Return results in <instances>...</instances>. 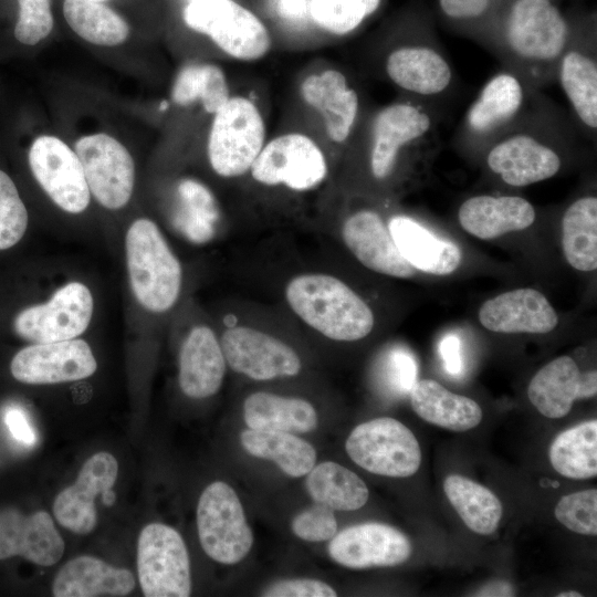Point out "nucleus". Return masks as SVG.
Returning a JSON list of instances; mask_svg holds the SVG:
<instances>
[{
  "label": "nucleus",
  "mask_w": 597,
  "mask_h": 597,
  "mask_svg": "<svg viewBox=\"0 0 597 597\" xmlns=\"http://www.w3.org/2000/svg\"><path fill=\"white\" fill-rule=\"evenodd\" d=\"M573 33L552 0H513L500 28L483 40L504 69L540 90L555 83Z\"/></svg>",
  "instance_id": "1"
},
{
  "label": "nucleus",
  "mask_w": 597,
  "mask_h": 597,
  "mask_svg": "<svg viewBox=\"0 0 597 597\" xmlns=\"http://www.w3.org/2000/svg\"><path fill=\"white\" fill-rule=\"evenodd\" d=\"M575 132L562 114L544 100L531 114L484 148L489 170L511 187H525L557 175L562 150Z\"/></svg>",
  "instance_id": "2"
},
{
  "label": "nucleus",
  "mask_w": 597,
  "mask_h": 597,
  "mask_svg": "<svg viewBox=\"0 0 597 597\" xmlns=\"http://www.w3.org/2000/svg\"><path fill=\"white\" fill-rule=\"evenodd\" d=\"M433 105L412 98L390 103L371 117L367 130V165L376 181L390 179L405 159H427L440 142Z\"/></svg>",
  "instance_id": "3"
},
{
  "label": "nucleus",
  "mask_w": 597,
  "mask_h": 597,
  "mask_svg": "<svg viewBox=\"0 0 597 597\" xmlns=\"http://www.w3.org/2000/svg\"><path fill=\"white\" fill-rule=\"evenodd\" d=\"M292 312L308 327L337 342H355L374 328L369 305L345 282L327 273H303L284 290Z\"/></svg>",
  "instance_id": "4"
},
{
  "label": "nucleus",
  "mask_w": 597,
  "mask_h": 597,
  "mask_svg": "<svg viewBox=\"0 0 597 597\" xmlns=\"http://www.w3.org/2000/svg\"><path fill=\"white\" fill-rule=\"evenodd\" d=\"M538 91L510 70L496 72L468 107L455 139L467 149L484 150L545 100Z\"/></svg>",
  "instance_id": "5"
},
{
  "label": "nucleus",
  "mask_w": 597,
  "mask_h": 597,
  "mask_svg": "<svg viewBox=\"0 0 597 597\" xmlns=\"http://www.w3.org/2000/svg\"><path fill=\"white\" fill-rule=\"evenodd\" d=\"M129 282L146 310L163 313L178 300L182 269L159 228L149 219L132 223L126 234Z\"/></svg>",
  "instance_id": "6"
},
{
  "label": "nucleus",
  "mask_w": 597,
  "mask_h": 597,
  "mask_svg": "<svg viewBox=\"0 0 597 597\" xmlns=\"http://www.w3.org/2000/svg\"><path fill=\"white\" fill-rule=\"evenodd\" d=\"M213 115L207 146L211 168L223 178L249 172L265 139L258 106L247 97L233 96Z\"/></svg>",
  "instance_id": "7"
},
{
  "label": "nucleus",
  "mask_w": 597,
  "mask_h": 597,
  "mask_svg": "<svg viewBox=\"0 0 597 597\" xmlns=\"http://www.w3.org/2000/svg\"><path fill=\"white\" fill-rule=\"evenodd\" d=\"M197 528L202 549L220 564L240 563L253 545L242 503L233 488L222 481L212 482L202 491L197 505Z\"/></svg>",
  "instance_id": "8"
},
{
  "label": "nucleus",
  "mask_w": 597,
  "mask_h": 597,
  "mask_svg": "<svg viewBox=\"0 0 597 597\" xmlns=\"http://www.w3.org/2000/svg\"><path fill=\"white\" fill-rule=\"evenodd\" d=\"M182 17L190 29L208 35L237 60L254 61L270 50L271 39L264 24L233 0L190 1Z\"/></svg>",
  "instance_id": "9"
},
{
  "label": "nucleus",
  "mask_w": 597,
  "mask_h": 597,
  "mask_svg": "<svg viewBox=\"0 0 597 597\" xmlns=\"http://www.w3.org/2000/svg\"><path fill=\"white\" fill-rule=\"evenodd\" d=\"M345 450L362 469L390 478L413 475L422 458L412 431L390 417L375 418L355 427Z\"/></svg>",
  "instance_id": "10"
},
{
  "label": "nucleus",
  "mask_w": 597,
  "mask_h": 597,
  "mask_svg": "<svg viewBox=\"0 0 597 597\" xmlns=\"http://www.w3.org/2000/svg\"><path fill=\"white\" fill-rule=\"evenodd\" d=\"M384 72L391 84L429 105L450 94L454 71L444 50L428 38L398 44L386 53Z\"/></svg>",
  "instance_id": "11"
},
{
  "label": "nucleus",
  "mask_w": 597,
  "mask_h": 597,
  "mask_svg": "<svg viewBox=\"0 0 597 597\" xmlns=\"http://www.w3.org/2000/svg\"><path fill=\"white\" fill-rule=\"evenodd\" d=\"M138 579L146 597H188L190 561L181 535L163 523L146 525L137 544Z\"/></svg>",
  "instance_id": "12"
},
{
  "label": "nucleus",
  "mask_w": 597,
  "mask_h": 597,
  "mask_svg": "<svg viewBox=\"0 0 597 597\" xmlns=\"http://www.w3.org/2000/svg\"><path fill=\"white\" fill-rule=\"evenodd\" d=\"M249 172L261 185L301 192L318 187L327 177L328 166L310 136L287 133L264 144Z\"/></svg>",
  "instance_id": "13"
},
{
  "label": "nucleus",
  "mask_w": 597,
  "mask_h": 597,
  "mask_svg": "<svg viewBox=\"0 0 597 597\" xmlns=\"http://www.w3.org/2000/svg\"><path fill=\"white\" fill-rule=\"evenodd\" d=\"M93 297L86 285L70 282L55 291L44 304L21 311L14 318L15 333L33 343L73 339L88 326Z\"/></svg>",
  "instance_id": "14"
},
{
  "label": "nucleus",
  "mask_w": 597,
  "mask_h": 597,
  "mask_svg": "<svg viewBox=\"0 0 597 597\" xmlns=\"http://www.w3.org/2000/svg\"><path fill=\"white\" fill-rule=\"evenodd\" d=\"M220 344L227 365L253 380L294 377L302 369V360L293 347L252 326L228 327Z\"/></svg>",
  "instance_id": "15"
},
{
  "label": "nucleus",
  "mask_w": 597,
  "mask_h": 597,
  "mask_svg": "<svg viewBox=\"0 0 597 597\" xmlns=\"http://www.w3.org/2000/svg\"><path fill=\"white\" fill-rule=\"evenodd\" d=\"M75 153L95 199L107 209L124 207L135 181V165L128 150L114 137L98 133L80 138Z\"/></svg>",
  "instance_id": "16"
},
{
  "label": "nucleus",
  "mask_w": 597,
  "mask_h": 597,
  "mask_svg": "<svg viewBox=\"0 0 597 597\" xmlns=\"http://www.w3.org/2000/svg\"><path fill=\"white\" fill-rule=\"evenodd\" d=\"M29 164L42 189L61 209L80 213L87 208L91 192L81 161L63 140L39 136L30 147Z\"/></svg>",
  "instance_id": "17"
},
{
  "label": "nucleus",
  "mask_w": 597,
  "mask_h": 597,
  "mask_svg": "<svg viewBox=\"0 0 597 597\" xmlns=\"http://www.w3.org/2000/svg\"><path fill=\"white\" fill-rule=\"evenodd\" d=\"M96 368L88 344L75 338L27 346L10 365L17 380L33 385L80 380L93 375Z\"/></svg>",
  "instance_id": "18"
},
{
  "label": "nucleus",
  "mask_w": 597,
  "mask_h": 597,
  "mask_svg": "<svg viewBox=\"0 0 597 597\" xmlns=\"http://www.w3.org/2000/svg\"><path fill=\"white\" fill-rule=\"evenodd\" d=\"M411 549L409 538L398 528L383 523H363L335 534L327 551L338 565L364 569L402 564Z\"/></svg>",
  "instance_id": "19"
},
{
  "label": "nucleus",
  "mask_w": 597,
  "mask_h": 597,
  "mask_svg": "<svg viewBox=\"0 0 597 597\" xmlns=\"http://www.w3.org/2000/svg\"><path fill=\"white\" fill-rule=\"evenodd\" d=\"M555 82H558L583 134L595 138L597 130V48L593 34H577L574 31L558 62Z\"/></svg>",
  "instance_id": "20"
},
{
  "label": "nucleus",
  "mask_w": 597,
  "mask_h": 597,
  "mask_svg": "<svg viewBox=\"0 0 597 597\" xmlns=\"http://www.w3.org/2000/svg\"><path fill=\"white\" fill-rule=\"evenodd\" d=\"M118 463L108 452H97L86 460L74 484L62 490L53 503L60 525L76 534L91 533L97 523L95 499L112 489Z\"/></svg>",
  "instance_id": "21"
},
{
  "label": "nucleus",
  "mask_w": 597,
  "mask_h": 597,
  "mask_svg": "<svg viewBox=\"0 0 597 597\" xmlns=\"http://www.w3.org/2000/svg\"><path fill=\"white\" fill-rule=\"evenodd\" d=\"M64 541L51 515H24L13 507L0 511V559L21 556L40 566H52L63 556Z\"/></svg>",
  "instance_id": "22"
},
{
  "label": "nucleus",
  "mask_w": 597,
  "mask_h": 597,
  "mask_svg": "<svg viewBox=\"0 0 597 597\" xmlns=\"http://www.w3.org/2000/svg\"><path fill=\"white\" fill-rule=\"evenodd\" d=\"M301 96L321 114L332 142L344 144L350 138L360 115L362 101L343 72L328 69L307 76L301 84Z\"/></svg>",
  "instance_id": "23"
},
{
  "label": "nucleus",
  "mask_w": 597,
  "mask_h": 597,
  "mask_svg": "<svg viewBox=\"0 0 597 597\" xmlns=\"http://www.w3.org/2000/svg\"><path fill=\"white\" fill-rule=\"evenodd\" d=\"M342 237L352 254L367 269L401 279L416 274L378 212L370 209L354 212L345 220Z\"/></svg>",
  "instance_id": "24"
},
{
  "label": "nucleus",
  "mask_w": 597,
  "mask_h": 597,
  "mask_svg": "<svg viewBox=\"0 0 597 597\" xmlns=\"http://www.w3.org/2000/svg\"><path fill=\"white\" fill-rule=\"evenodd\" d=\"M597 392V371L582 373L569 356H561L543 366L531 379L527 396L545 417L566 416L575 400L588 399Z\"/></svg>",
  "instance_id": "25"
},
{
  "label": "nucleus",
  "mask_w": 597,
  "mask_h": 597,
  "mask_svg": "<svg viewBox=\"0 0 597 597\" xmlns=\"http://www.w3.org/2000/svg\"><path fill=\"white\" fill-rule=\"evenodd\" d=\"M479 321L496 333L545 334L557 326L558 316L540 291L526 287L485 301L479 310Z\"/></svg>",
  "instance_id": "26"
},
{
  "label": "nucleus",
  "mask_w": 597,
  "mask_h": 597,
  "mask_svg": "<svg viewBox=\"0 0 597 597\" xmlns=\"http://www.w3.org/2000/svg\"><path fill=\"white\" fill-rule=\"evenodd\" d=\"M227 362L220 341L205 325L193 327L179 353L178 381L182 392L195 399L213 396L221 387Z\"/></svg>",
  "instance_id": "27"
},
{
  "label": "nucleus",
  "mask_w": 597,
  "mask_h": 597,
  "mask_svg": "<svg viewBox=\"0 0 597 597\" xmlns=\"http://www.w3.org/2000/svg\"><path fill=\"white\" fill-rule=\"evenodd\" d=\"M535 217L532 203L519 196H474L463 201L458 211L460 226L482 240L525 230Z\"/></svg>",
  "instance_id": "28"
},
{
  "label": "nucleus",
  "mask_w": 597,
  "mask_h": 597,
  "mask_svg": "<svg viewBox=\"0 0 597 597\" xmlns=\"http://www.w3.org/2000/svg\"><path fill=\"white\" fill-rule=\"evenodd\" d=\"M135 588L134 575L94 556L70 559L56 573L52 594L55 597L126 596Z\"/></svg>",
  "instance_id": "29"
},
{
  "label": "nucleus",
  "mask_w": 597,
  "mask_h": 597,
  "mask_svg": "<svg viewBox=\"0 0 597 597\" xmlns=\"http://www.w3.org/2000/svg\"><path fill=\"white\" fill-rule=\"evenodd\" d=\"M387 227L399 252L416 270L447 275L459 268L462 255L458 245L436 238L415 219L392 216Z\"/></svg>",
  "instance_id": "30"
},
{
  "label": "nucleus",
  "mask_w": 597,
  "mask_h": 597,
  "mask_svg": "<svg viewBox=\"0 0 597 597\" xmlns=\"http://www.w3.org/2000/svg\"><path fill=\"white\" fill-rule=\"evenodd\" d=\"M242 415L248 428L256 430L305 433L318 425L317 411L310 401L268 391L249 395L243 401Z\"/></svg>",
  "instance_id": "31"
},
{
  "label": "nucleus",
  "mask_w": 597,
  "mask_h": 597,
  "mask_svg": "<svg viewBox=\"0 0 597 597\" xmlns=\"http://www.w3.org/2000/svg\"><path fill=\"white\" fill-rule=\"evenodd\" d=\"M413 411L425 421L452 431H468L482 420V409L473 399L448 390L438 381L422 379L410 390Z\"/></svg>",
  "instance_id": "32"
},
{
  "label": "nucleus",
  "mask_w": 597,
  "mask_h": 597,
  "mask_svg": "<svg viewBox=\"0 0 597 597\" xmlns=\"http://www.w3.org/2000/svg\"><path fill=\"white\" fill-rule=\"evenodd\" d=\"M240 442L252 457L273 461L286 475H306L316 463L317 453L306 440L292 432L245 429Z\"/></svg>",
  "instance_id": "33"
},
{
  "label": "nucleus",
  "mask_w": 597,
  "mask_h": 597,
  "mask_svg": "<svg viewBox=\"0 0 597 597\" xmlns=\"http://www.w3.org/2000/svg\"><path fill=\"white\" fill-rule=\"evenodd\" d=\"M305 485L315 503L333 511H356L369 498L365 482L352 470L333 461L314 465L306 474Z\"/></svg>",
  "instance_id": "34"
},
{
  "label": "nucleus",
  "mask_w": 597,
  "mask_h": 597,
  "mask_svg": "<svg viewBox=\"0 0 597 597\" xmlns=\"http://www.w3.org/2000/svg\"><path fill=\"white\" fill-rule=\"evenodd\" d=\"M443 490L453 509L472 532L490 535L496 531L503 506L490 489L465 476L450 474L443 482Z\"/></svg>",
  "instance_id": "35"
},
{
  "label": "nucleus",
  "mask_w": 597,
  "mask_h": 597,
  "mask_svg": "<svg viewBox=\"0 0 597 597\" xmlns=\"http://www.w3.org/2000/svg\"><path fill=\"white\" fill-rule=\"evenodd\" d=\"M562 245L567 262L576 270L597 269V198L584 196L565 211L562 220Z\"/></svg>",
  "instance_id": "36"
},
{
  "label": "nucleus",
  "mask_w": 597,
  "mask_h": 597,
  "mask_svg": "<svg viewBox=\"0 0 597 597\" xmlns=\"http://www.w3.org/2000/svg\"><path fill=\"white\" fill-rule=\"evenodd\" d=\"M554 470L561 475L585 480L597 475V420L582 422L561 432L548 451Z\"/></svg>",
  "instance_id": "37"
},
{
  "label": "nucleus",
  "mask_w": 597,
  "mask_h": 597,
  "mask_svg": "<svg viewBox=\"0 0 597 597\" xmlns=\"http://www.w3.org/2000/svg\"><path fill=\"white\" fill-rule=\"evenodd\" d=\"M63 14L71 29L93 44L117 45L129 34L125 20L103 2L64 0Z\"/></svg>",
  "instance_id": "38"
},
{
  "label": "nucleus",
  "mask_w": 597,
  "mask_h": 597,
  "mask_svg": "<svg viewBox=\"0 0 597 597\" xmlns=\"http://www.w3.org/2000/svg\"><path fill=\"white\" fill-rule=\"evenodd\" d=\"M181 209L176 222L182 232L196 242L209 239L218 210L212 193L202 184L185 179L178 185Z\"/></svg>",
  "instance_id": "39"
},
{
  "label": "nucleus",
  "mask_w": 597,
  "mask_h": 597,
  "mask_svg": "<svg viewBox=\"0 0 597 597\" xmlns=\"http://www.w3.org/2000/svg\"><path fill=\"white\" fill-rule=\"evenodd\" d=\"M380 0H311L308 13L313 21L335 35H346L379 7Z\"/></svg>",
  "instance_id": "40"
},
{
  "label": "nucleus",
  "mask_w": 597,
  "mask_h": 597,
  "mask_svg": "<svg viewBox=\"0 0 597 597\" xmlns=\"http://www.w3.org/2000/svg\"><path fill=\"white\" fill-rule=\"evenodd\" d=\"M28 227V211L12 179L0 170V250L15 245Z\"/></svg>",
  "instance_id": "41"
},
{
  "label": "nucleus",
  "mask_w": 597,
  "mask_h": 597,
  "mask_svg": "<svg viewBox=\"0 0 597 597\" xmlns=\"http://www.w3.org/2000/svg\"><path fill=\"white\" fill-rule=\"evenodd\" d=\"M555 517L568 530L596 536L597 490L588 489L564 495L555 506Z\"/></svg>",
  "instance_id": "42"
},
{
  "label": "nucleus",
  "mask_w": 597,
  "mask_h": 597,
  "mask_svg": "<svg viewBox=\"0 0 597 597\" xmlns=\"http://www.w3.org/2000/svg\"><path fill=\"white\" fill-rule=\"evenodd\" d=\"M18 3L20 10L14 36L22 44L34 45L52 31L51 0H18Z\"/></svg>",
  "instance_id": "43"
},
{
  "label": "nucleus",
  "mask_w": 597,
  "mask_h": 597,
  "mask_svg": "<svg viewBox=\"0 0 597 597\" xmlns=\"http://www.w3.org/2000/svg\"><path fill=\"white\" fill-rule=\"evenodd\" d=\"M337 521L333 510L315 503L300 512L291 522L294 535L306 542H325L337 533Z\"/></svg>",
  "instance_id": "44"
},
{
  "label": "nucleus",
  "mask_w": 597,
  "mask_h": 597,
  "mask_svg": "<svg viewBox=\"0 0 597 597\" xmlns=\"http://www.w3.org/2000/svg\"><path fill=\"white\" fill-rule=\"evenodd\" d=\"M230 98L222 70L214 64H200L199 100L206 112L214 114Z\"/></svg>",
  "instance_id": "45"
},
{
  "label": "nucleus",
  "mask_w": 597,
  "mask_h": 597,
  "mask_svg": "<svg viewBox=\"0 0 597 597\" xmlns=\"http://www.w3.org/2000/svg\"><path fill=\"white\" fill-rule=\"evenodd\" d=\"M390 388L399 394L410 392L417 378V364L411 354L402 349L391 350L385 365Z\"/></svg>",
  "instance_id": "46"
},
{
  "label": "nucleus",
  "mask_w": 597,
  "mask_h": 597,
  "mask_svg": "<svg viewBox=\"0 0 597 597\" xmlns=\"http://www.w3.org/2000/svg\"><path fill=\"white\" fill-rule=\"evenodd\" d=\"M265 597H335L336 590L328 584L312 578L284 579L268 586Z\"/></svg>",
  "instance_id": "47"
},
{
  "label": "nucleus",
  "mask_w": 597,
  "mask_h": 597,
  "mask_svg": "<svg viewBox=\"0 0 597 597\" xmlns=\"http://www.w3.org/2000/svg\"><path fill=\"white\" fill-rule=\"evenodd\" d=\"M492 0H439L441 12L452 21L472 22L484 17Z\"/></svg>",
  "instance_id": "48"
},
{
  "label": "nucleus",
  "mask_w": 597,
  "mask_h": 597,
  "mask_svg": "<svg viewBox=\"0 0 597 597\" xmlns=\"http://www.w3.org/2000/svg\"><path fill=\"white\" fill-rule=\"evenodd\" d=\"M200 64L185 66L177 75L172 91V101L180 106H187L199 100Z\"/></svg>",
  "instance_id": "49"
},
{
  "label": "nucleus",
  "mask_w": 597,
  "mask_h": 597,
  "mask_svg": "<svg viewBox=\"0 0 597 597\" xmlns=\"http://www.w3.org/2000/svg\"><path fill=\"white\" fill-rule=\"evenodd\" d=\"M4 421L15 440L25 444H33L35 442V432L21 409H8L4 415Z\"/></svg>",
  "instance_id": "50"
},
{
  "label": "nucleus",
  "mask_w": 597,
  "mask_h": 597,
  "mask_svg": "<svg viewBox=\"0 0 597 597\" xmlns=\"http://www.w3.org/2000/svg\"><path fill=\"white\" fill-rule=\"evenodd\" d=\"M440 354L446 370L450 375H459L462 370L460 341L455 335H447L440 344Z\"/></svg>",
  "instance_id": "51"
},
{
  "label": "nucleus",
  "mask_w": 597,
  "mask_h": 597,
  "mask_svg": "<svg viewBox=\"0 0 597 597\" xmlns=\"http://www.w3.org/2000/svg\"><path fill=\"white\" fill-rule=\"evenodd\" d=\"M311 0H276L280 15L289 20L302 19L310 10Z\"/></svg>",
  "instance_id": "52"
},
{
  "label": "nucleus",
  "mask_w": 597,
  "mask_h": 597,
  "mask_svg": "<svg viewBox=\"0 0 597 597\" xmlns=\"http://www.w3.org/2000/svg\"><path fill=\"white\" fill-rule=\"evenodd\" d=\"M514 588L513 586L504 580H498L490 584H486L478 590L475 596H513Z\"/></svg>",
  "instance_id": "53"
},
{
  "label": "nucleus",
  "mask_w": 597,
  "mask_h": 597,
  "mask_svg": "<svg viewBox=\"0 0 597 597\" xmlns=\"http://www.w3.org/2000/svg\"><path fill=\"white\" fill-rule=\"evenodd\" d=\"M102 501L105 505H112L116 499V494L112 489L104 491Z\"/></svg>",
  "instance_id": "54"
},
{
  "label": "nucleus",
  "mask_w": 597,
  "mask_h": 597,
  "mask_svg": "<svg viewBox=\"0 0 597 597\" xmlns=\"http://www.w3.org/2000/svg\"><path fill=\"white\" fill-rule=\"evenodd\" d=\"M558 597H582V594L575 590L563 591L557 595Z\"/></svg>",
  "instance_id": "55"
},
{
  "label": "nucleus",
  "mask_w": 597,
  "mask_h": 597,
  "mask_svg": "<svg viewBox=\"0 0 597 597\" xmlns=\"http://www.w3.org/2000/svg\"><path fill=\"white\" fill-rule=\"evenodd\" d=\"M166 108H167V102L164 101V102L160 104V111H165Z\"/></svg>",
  "instance_id": "56"
},
{
  "label": "nucleus",
  "mask_w": 597,
  "mask_h": 597,
  "mask_svg": "<svg viewBox=\"0 0 597 597\" xmlns=\"http://www.w3.org/2000/svg\"><path fill=\"white\" fill-rule=\"evenodd\" d=\"M91 1L105 2V1H107V0H91Z\"/></svg>",
  "instance_id": "57"
},
{
  "label": "nucleus",
  "mask_w": 597,
  "mask_h": 597,
  "mask_svg": "<svg viewBox=\"0 0 597 597\" xmlns=\"http://www.w3.org/2000/svg\"><path fill=\"white\" fill-rule=\"evenodd\" d=\"M190 1H197V0H189V2H190Z\"/></svg>",
  "instance_id": "58"
}]
</instances>
